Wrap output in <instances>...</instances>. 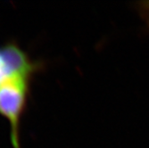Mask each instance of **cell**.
Returning a JSON list of instances; mask_svg holds the SVG:
<instances>
[{
    "label": "cell",
    "mask_w": 149,
    "mask_h": 148,
    "mask_svg": "<svg viewBox=\"0 0 149 148\" xmlns=\"http://www.w3.org/2000/svg\"><path fill=\"white\" fill-rule=\"evenodd\" d=\"M10 79V75L7 70V66L6 63V60L4 57V54L2 51V47L0 48V84L5 82L6 80Z\"/></svg>",
    "instance_id": "cell-3"
},
{
    "label": "cell",
    "mask_w": 149,
    "mask_h": 148,
    "mask_svg": "<svg viewBox=\"0 0 149 148\" xmlns=\"http://www.w3.org/2000/svg\"><path fill=\"white\" fill-rule=\"evenodd\" d=\"M30 80L11 78L0 84V114L10 123L11 142L20 148V124L27 106Z\"/></svg>",
    "instance_id": "cell-1"
},
{
    "label": "cell",
    "mask_w": 149,
    "mask_h": 148,
    "mask_svg": "<svg viewBox=\"0 0 149 148\" xmlns=\"http://www.w3.org/2000/svg\"><path fill=\"white\" fill-rule=\"evenodd\" d=\"M7 70L11 78H22L31 80L36 71V64L17 45L8 43L2 47Z\"/></svg>",
    "instance_id": "cell-2"
}]
</instances>
